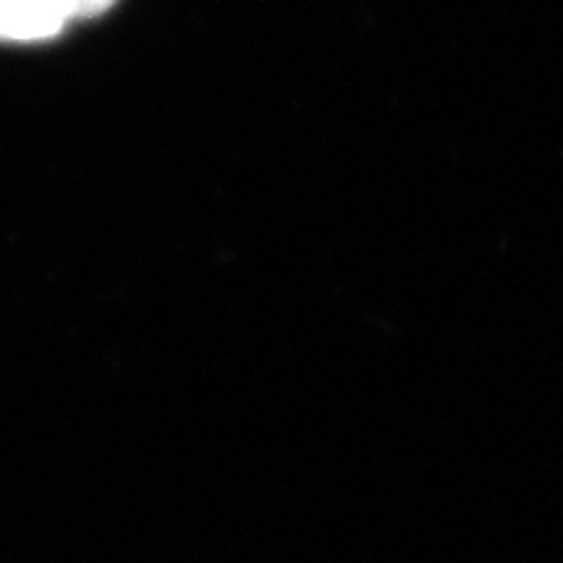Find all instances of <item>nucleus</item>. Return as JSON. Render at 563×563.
<instances>
[{
    "mask_svg": "<svg viewBox=\"0 0 563 563\" xmlns=\"http://www.w3.org/2000/svg\"><path fill=\"white\" fill-rule=\"evenodd\" d=\"M68 21L58 0H0V42L53 40Z\"/></svg>",
    "mask_w": 563,
    "mask_h": 563,
    "instance_id": "obj_1",
    "label": "nucleus"
},
{
    "mask_svg": "<svg viewBox=\"0 0 563 563\" xmlns=\"http://www.w3.org/2000/svg\"><path fill=\"white\" fill-rule=\"evenodd\" d=\"M63 5V11L68 13L70 21L74 19H95L108 13L118 0H58Z\"/></svg>",
    "mask_w": 563,
    "mask_h": 563,
    "instance_id": "obj_2",
    "label": "nucleus"
}]
</instances>
